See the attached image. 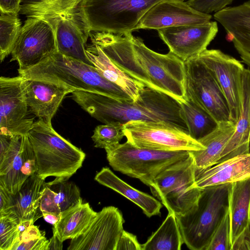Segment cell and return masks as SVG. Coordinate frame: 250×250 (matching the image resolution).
<instances>
[{
    "mask_svg": "<svg viewBox=\"0 0 250 250\" xmlns=\"http://www.w3.org/2000/svg\"><path fill=\"white\" fill-rule=\"evenodd\" d=\"M49 242L44 236L39 239L21 242L12 250H48Z\"/></svg>",
    "mask_w": 250,
    "mask_h": 250,
    "instance_id": "obj_39",
    "label": "cell"
},
{
    "mask_svg": "<svg viewBox=\"0 0 250 250\" xmlns=\"http://www.w3.org/2000/svg\"><path fill=\"white\" fill-rule=\"evenodd\" d=\"M250 177V152L233 157L206 168L195 167V185L207 187L232 183Z\"/></svg>",
    "mask_w": 250,
    "mask_h": 250,
    "instance_id": "obj_21",
    "label": "cell"
},
{
    "mask_svg": "<svg viewBox=\"0 0 250 250\" xmlns=\"http://www.w3.org/2000/svg\"><path fill=\"white\" fill-rule=\"evenodd\" d=\"M250 250V221L231 245V250Z\"/></svg>",
    "mask_w": 250,
    "mask_h": 250,
    "instance_id": "obj_41",
    "label": "cell"
},
{
    "mask_svg": "<svg viewBox=\"0 0 250 250\" xmlns=\"http://www.w3.org/2000/svg\"><path fill=\"white\" fill-rule=\"evenodd\" d=\"M22 0H0V11L19 14Z\"/></svg>",
    "mask_w": 250,
    "mask_h": 250,
    "instance_id": "obj_43",
    "label": "cell"
},
{
    "mask_svg": "<svg viewBox=\"0 0 250 250\" xmlns=\"http://www.w3.org/2000/svg\"><path fill=\"white\" fill-rule=\"evenodd\" d=\"M13 195L0 185V216L12 213Z\"/></svg>",
    "mask_w": 250,
    "mask_h": 250,
    "instance_id": "obj_40",
    "label": "cell"
},
{
    "mask_svg": "<svg viewBox=\"0 0 250 250\" xmlns=\"http://www.w3.org/2000/svg\"><path fill=\"white\" fill-rule=\"evenodd\" d=\"M42 217L46 222L54 226L59 221L61 216L53 213H44Z\"/></svg>",
    "mask_w": 250,
    "mask_h": 250,
    "instance_id": "obj_45",
    "label": "cell"
},
{
    "mask_svg": "<svg viewBox=\"0 0 250 250\" xmlns=\"http://www.w3.org/2000/svg\"><path fill=\"white\" fill-rule=\"evenodd\" d=\"M197 57L217 80L228 101L231 120L236 124L241 109L243 64L219 49H207Z\"/></svg>",
    "mask_w": 250,
    "mask_h": 250,
    "instance_id": "obj_14",
    "label": "cell"
},
{
    "mask_svg": "<svg viewBox=\"0 0 250 250\" xmlns=\"http://www.w3.org/2000/svg\"><path fill=\"white\" fill-rule=\"evenodd\" d=\"M233 0H188L187 3L196 10L207 14L225 8Z\"/></svg>",
    "mask_w": 250,
    "mask_h": 250,
    "instance_id": "obj_37",
    "label": "cell"
},
{
    "mask_svg": "<svg viewBox=\"0 0 250 250\" xmlns=\"http://www.w3.org/2000/svg\"><path fill=\"white\" fill-rule=\"evenodd\" d=\"M45 236V232L41 231L38 227L32 224L28 226L20 235L18 240L14 245L13 248L21 242H26L39 239Z\"/></svg>",
    "mask_w": 250,
    "mask_h": 250,
    "instance_id": "obj_42",
    "label": "cell"
},
{
    "mask_svg": "<svg viewBox=\"0 0 250 250\" xmlns=\"http://www.w3.org/2000/svg\"><path fill=\"white\" fill-rule=\"evenodd\" d=\"M184 243L177 218L172 212L142 245L143 250H180Z\"/></svg>",
    "mask_w": 250,
    "mask_h": 250,
    "instance_id": "obj_30",
    "label": "cell"
},
{
    "mask_svg": "<svg viewBox=\"0 0 250 250\" xmlns=\"http://www.w3.org/2000/svg\"><path fill=\"white\" fill-rule=\"evenodd\" d=\"M105 151L108 163L114 170L137 178L149 187L162 172L190 155L187 150L164 151L142 148L127 141Z\"/></svg>",
    "mask_w": 250,
    "mask_h": 250,
    "instance_id": "obj_8",
    "label": "cell"
},
{
    "mask_svg": "<svg viewBox=\"0 0 250 250\" xmlns=\"http://www.w3.org/2000/svg\"><path fill=\"white\" fill-rule=\"evenodd\" d=\"M57 193L45 183L40 200V210L42 214L53 213L61 216L62 211L57 202Z\"/></svg>",
    "mask_w": 250,
    "mask_h": 250,
    "instance_id": "obj_36",
    "label": "cell"
},
{
    "mask_svg": "<svg viewBox=\"0 0 250 250\" xmlns=\"http://www.w3.org/2000/svg\"><path fill=\"white\" fill-rule=\"evenodd\" d=\"M187 97L218 122L232 121L229 105L212 72L195 57L184 62Z\"/></svg>",
    "mask_w": 250,
    "mask_h": 250,
    "instance_id": "obj_11",
    "label": "cell"
},
{
    "mask_svg": "<svg viewBox=\"0 0 250 250\" xmlns=\"http://www.w3.org/2000/svg\"><path fill=\"white\" fill-rule=\"evenodd\" d=\"M86 53L93 66L104 78L119 87L133 101L137 100L146 86L144 83L120 69L96 44L91 42L86 45Z\"/></svg>",
    "mask_w": 250,
    "mask_h": 250,
    "instance_id": "obj_23",
    "label": "cell"
},
{
    "mask_svg": "<svg viewBox=\"0 0 250 250\" xmlns=\"http://www.w3.org/2000/svg\"><path fill=\"white\" fill-rule=\"evenodd\" d=\"M22 81L20 75L0 78V134L27 135L35 122L25 98Z\"/></svg>",
    "mask_w": 250,
    "mask_h": 250,
    "instance_id": "obj_13",
    "label": "cell"
},
{
    "mask_svg": "<svg viewBox=\"0 0 250 250\" xmlns=\"http://www.w3.org/2000/svg\"><path fill=\"white\" fill-rule=\"evenodd\" d=\"M62 246L63 242L60 240L56 233L53 232V236L49 240L48 250H62Z\"/></svg>",
    "mask_w": 250,
    "mask_h": 250,
    "instance_id": "obj_44",
    "label": "cell"
},
{
    "mask_svg": "<svg viewBox=\"0 0 250 250\" xmlns=\"http://www.w3.org/2000/svg\"><path fill=\"white\" fill-rule=\"evenodd\" d=\"M231 183L202 188L196 204L176 217L184 243L191 250H205L229 210Z\"/></svg>",
    "mask_w": 250,
    "mask_h": 250,
    "instance_id": "obj_6",
    "label": "cell"
},
{
    "mask_svg": "<svg viewBox=\"0 0 250 250\" xmlns=\"http://www.w3.org/2000/svg\"><path fill=\"white\" fill-rule=\"evenodd\" d=\"M235 125L231 121L219 123L215 130L198 141L205 148L189 151L196 168H208L218 162L223 149L235 131Z\"/></svg>",
    "mask_w": 250,
    "mask_h": 250,
    "instance_id": "obj_25",
    "label": "cell"
},
{
    "mask_svg": "<svg viewBox=\"0 0 250 250\" xmlns=\"http://www.w3.org/2000/svg\"><path fill=\"white\" fill-rule=\"evenodd\" d=\"M71 98L98 121L108 124L129 121L164 122L185 133L188 129L181 103L169 95L145 86L136 101H120L97 92L76 90Z\"/></svg>",
    "mask_w": 250,
    "mask_h": 250,
    "instance_id": "obj_2",
    "label": "cell"
},
{
    "mask_svg": "<svg viewBox=\"0 0 250 250\" xmlns=\"http://www.w3.org/2000/svg\"><path fill=\"white\" fill-rule=\"evenodd\" d=\"M19 14L0 11V60L11 53L19 37L21 22Z\"/></svg>",
    "mask_w": 250,
    "mask_h": 250,
    "instance_id": "obj_31",
    "label": "cell"
},
{
    "mask_svg": "<svg viewBox=\"0 0 250 250\" xmlns=\"http://www.w3.org/2000/svg\"><path fill=\"white\" fill-rule=\"evenodd\" d=\"M187 97L186 101L181 103L182 116L187 123L189 135L199 141L215 130L219 123L207 111Z\"/></svg>",
    "mask_w": 250,
    "mask_h": 250,
    "instance_id": "obj_29",
    "label": "cell"
},
{
    "mask_svg": "<svg viewBox=\"0 0 250 250\" xmlns=\"http://www.w3.org/2000/svg\"><path fill=\"white\" fill-rule=\"evenodd\" d=\"M250 149V69L245 68L242 78L240 116L235 131L223 149L218 163L248 153Z\"/></svg>",
    "mask_w": 250,
    "mask_h": 250,
    "instance_id": "obj_22",
    "label": "cell"
},
{
    "mask_svg": "<svg viewBox=\"0 0 250 250\" xmlns=\"http://www.w3.org/2000/svg\"><path fill=\"white\" fill-rule=\"evenodd\" d=\"M229 213L232 245L250 221V177L231 183Z\"/></svg>",
    "mask_w": 250,
    "mask_h": 250,
    "instance_id": "obj_27",
    "label": "cell"
},
{
    "mask_svg": "<svg viewBox=\"0 0 250 250\" xmlns=\"http://www.w3.org/2000/svg\"><path fill=\"white\" fill-rule=\"evenodd\" d=\"M124 132L127 142L142 148L190 151L205 148L188 134L164 122L131 121L124 124Z\"/></svg>",
    "mask_w": 250,
    "mask_h": 250,
    "instance_id": "obj_10",
    "label": "cell"
},
{
    "mask_svg": "<svg viewBox=\"0 0 250 250\" xmlns=\"http://www.w3.org/2000/svg\"><path fill=\"white\" fill-rule=\"evenodd\" d=\"M95 180L137 205L148 217L160 215L162 204L154 197L131 187L104 167L97 173Z\"/></svg>",
    "mask_w": 250,
    "mask_h": 250,
    "instance_id": "obj_24",
    "label": "cell"
},
{
    "mask_svg": "<svg viewBox=\"0 0 250 250\" xmlns=\"http://www.w3.org/2000/svg\"><path fill=\"white\" fill-rule=\"evenodd\" d=\"M45 183V180L36 173L26 179L20 190L13 195L12 213L20 221L27 220L35 222L42 216L40 200Z\"/></svg>",
    "mask_w": 250,
    "mask_h": 250,
    "instance_id": "obj_26",
    "label": "cell"
},
{
    "mask_svg": "<svg viewBox=\"0 0 250 250\" xmlns=\"http://www.w3.org/2000/svg\"><path fill=\"white\" fill-rule=\"evenodd\" d=\"M213 17L230 35L242 62L250 66V1L226 7Z\"/></svg>",
    "mask_w": 250,
    "mask_h": 250,
    "instance_id": "obj_20",
    "label": "cell"
},
{
    "mask_svg": "<svg viewBox=\"0 0 250 250\" xmlns=\"http://www.w3.org/2000/svg\"><path fill=\"white\" fill-rule=\"evenodd\" d=\"M88 203H81L62 211L58 223L53 226L61 241L74 239L81 235L97 214Z\"/></svg>",
    "mask_w": 250,
    "mask_h": 250,
    "instance_id": "obj_28",
    "label": "cell"
},
{
    "mask_svg": "<svg viewBox=\"0 0 250 250\" xmlns=\"http://www.w3.org/2000/svg\"><path fill=\"white\" fill-rule=\"evenodd\" d=\"M22 85L31 112L49 124L64 97L75 90L61 84L24 77Z\"/></svg>",
    "mask_w": 250,
    "mask_h": 250,
    "instance_id": "obj_18",
    "label": "cell"
},
{
    "mask_svg": "<svg viewBox=\"0 0 250 250\" xmlns=\"http://www.w3.org/2000/svg\"><path fill=\"white\" fill-rule=\"evenodd\" d=\"M124 222L117 208L104 207L81 235L71 240L67 250H116Z\"/></svg>",
    "mask_w": 250,
    "mask_h": 250,
    "instance_id": "obj_15",
    "label": "cell"
},
{
    "mask_svg": "<svg viewBox=\"0 0 250 250\" xmlns=\"http://www.w3.org/2000/svg\"><path fill=\"white\" fill-rule=\"evenodd\" d=\"M143 250V247L138 242L136 235L124 230L119 239L116 250Z\"/></svg>",
    "mask_w": 250,
    "mask_h": 250,
    "instance_id": "obj_38",
    "label": "cell"
},
{
    "mask_svg": "<svg viewBox=\"0 0 250 250\" xmlns=\"http://www.w3.org/2000/svg\"><path fill=\"white\" fill-rule=\"evenodd\" d=\"M212 16L200 12L183 0H164L153 6L139 21L137 30L182 25H200L210 21Z\"/></svg>",
    "mask_w": 250,
    "mask_h": 250,
    "instance_id": "obj_17",
    "label": "cell"
},
{
    "mask_svg": "<svg viewBox=\"0 0 250 250\" xmlns=\"http://www.w3.org/2000/svg\"><path fill=\"white\" fill-rule=\"evenodd\" d=\"M195 165L189 156L165 170L155 179L149 188L168 212L183 215L194 206L202 188L195 185Z\"/></svg>",
    "mask_w": 250,
    "mask_h": 250,
    "instance_id": "obj_9",
    "label": "cell"
},
{
    "mask_svg": "<svg viewBox=\"0 0 250 250\" xmlns=\"http://www.w3.org/2000/svg\"><path fill=\"white\" fill-rule=\"evenodd\" d=\"M89 37L91 42L99 46L116 66L131 77L180 103L187 99L184 62L171 52H155L132 33L91 32Z\"/></svg>",
    "mask_w": 250,
    "mask_h": 250,
    "instance_id": "obj_1",
    "label": "cell"
},
{
    "mask_svg": "<svg viewBox=\"0 0 250 250\" xmlns=\"http://www.w3.org/2000/svg\"><path fill=\"white\" fill-rule=\"evenodd\" d=\"M164 0H82L80 10L91 32L127 35L153 6Z\"/></svg>",
    "mask_w": 250,
    "mask_h": 250,
    "instance_id": "obj_7",
    "label": "cell"
},
{
    "mask_svg": "<svg viewBox=\"0 0 250 250\" xmlns=\"http://www.w3.org/2000/svg\"><path fill=\"white\" fill-rule=\"evenodd\" d=\"M218 31L217 22L168 27L157 30L169 51L183 61L198 56L207 49Z\"/></svg>",
    "mask_w": 250,
    "mask_h": 250,
    "instance_id": "obj_16",
    "label": "cell"
},
{
    "mask_svg": "<svg viewBox=\"0 0 250 250\" xmlns=\"http://www.w3.org/2000/svg\"><path fill=\"white\" fill-rule=\"evenodd\" d=\"M27 135L35 156L37 174L44 180L55 177L47 186L68 181L82 167L84 152L58 134L52 124L38 119Z\"/></svg>",
    "mask_w": 250,
    "mask_h": 250,
    "instance_id": "obj_5",
    "label": "cell"
},
{
    "mask_svg": "<svg viewBox=\"0 0 250 250\" xmlns=\"http://www.w3.org/2000/svg\"><path fill=\"white\" fill-rule=\"evenodd\" d=\"M51 186H55L51 189L57 193L56 200L62 212L83 203L79 188L74 183L64 181Z\"/></svg>",
    "mask_w": 250,
    "mask_h": 250,
    "instance_id": "obj_33",
    "label": "cell"
},
{
    "mask_svg": "<svg viewBox=\"0 0 250 250\" xmlns=\"http://www.w3.org/2000/svg\"><path fill=\"white\" fill-rule=\"evenodd\" d=\"M34 155L27 135H12L8 150L0 158V185L15 195L27 179L21 172L23 164Z\"/></svg>",
    "mask_w": 250,
    "mask_h": 250,
    "instance_id": "obj_19",
    "label": "cell"
},
{
    "mask_svg": "<svg viewBox=\"0 0 250 250\" xmlns=\"http://www.w3.org/2000/svg\"><path fill=\"white\" fill-rule=\"evenodd\" d=\"M82 0H29L21 4L19 14L46 22L55 34L57 52L93 65L86 53L91 31L80 10Z\"/></svg>",
    "mask_w": 250,
    "mask_h": 250,
    "instance_id": "obj_3",
    "label": "cell"
},
{
    "mask_svg": "<svg viewBox=\"0 0 250 250\" xmlns=\"http://www.w3.org/2000/svg\"><path fill=\"white\" fill-rule=\"evenodd\" d=\"M124 136V124L112 122L97 126L91 138L95 147L105 150L120 144Z\"/></svg>",
    "mask_w": 250,
    "mask_h": 250,
    "instance_id": "obj_32",
    "label": "cell"
},
{
    "mask_svg": "<svg viewBox=\"0 0 250 250\" xmlns=\"http://www.w3.org/2000/svg\"><path fill=\"white\" fill-rule=\"evenodd\" d=\"M19 75L43 80L76 90L102 94L120 101H132L119 87L104 78L91 65L64 56L58 52Z\"/></svg>",
    "mask_w": 250,
    "mask_h": 250,
    "instance_id": "obj_4",
    "label": "cell"
},
{
    "mask_svg": "<svg viewBox=\"0 0 250 250\" xmlns=\"http://www.w3.org/2000/svg\"><path fill=\"white\" fill-rule=\"evenodd\" d=\"M19 222L13 213L0 216V250H12L20 237Z\"/></svg>",
    "mask_w": 250,
    "mask_h": 250,
    "instance_id": "obj_34",
    "label": "cell"
},
{
    "mask_svg": "<svg viewBox=\"0 0 250 250\" xmlns=\"http://www.w3.org/2000/svg\"><path fill=\"white\" fill-rule=\"evenodd\" d=\"M230 222L229 211L214 232L205 250H231Z\"/></svg>",
    "mask_w": 250,
    "mask_h": 250,
    "instance_id": "obj_35",
    "label": "cell"
},
{
    "mask_svg": "<svg viewBox=\"0 0 250 250\" xmlns=\"http://www.w3.org/2000/svg\"><path fill=\"white\" fill-rule=\"evenodd\" d=\"M57 52L55 34L49 24L42 20L28 17L11 53V61L18 62V70H25Z\"/></svg>",
    "mask_w": 250,
    "mask_h": 250,
    "instance_id": "obj_12",
    "label": "cell"
}]
</instances>
